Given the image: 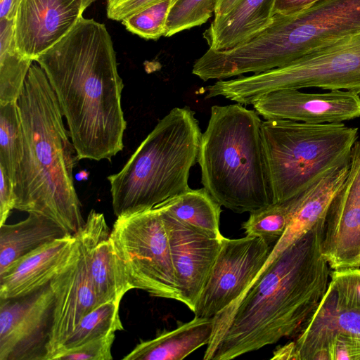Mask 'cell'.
I'll return each mask as SVG.
<instances>
[{
	"label": "cell",
	"instance_id": "1",
	"mask_svg": "<svg viewBox=\"0 0 360 360\" xmlns=\"http://www.w3.org/2000/svg\"><path fill=\"white\" fill-rule=\"evenodd\" d=\"M324 222L283 250L240 298L213 318L204 360H231L297 337L330 283V268L321 251Z\"/></svg>",
	"mask_w": 360,
	"mask_h": 360
},
{
	"label": "cell",
	"instance_id": "2",
	"mask_svg": "<svg viewBox=\"0 0 360 360\" xmlns=\"http://www.w3.org/2000/svg\"><path fill=\"white\" fill-rule=\"evenodd\" d=\"M35 61L46 75L79 160L112 158L124 148V84L112 38L103 23L82 17Z\"/></svg>",
	"mask_w": 360,
	"mask_h": 360
},
{
	"label": "cell",
	"instance_id": "3",
	"mask_svg": "<svg viewBox=\"0 0 360 360\" xmlns=\"http://www.w3.org/2000/svg\"><path fill=\"white\" fill-rule=\"evenodd\" d=\"M24 154L13 187L15 209L46 217L75 235L85 221L74 185L79 160L46 73L32 64L17 101Z\"/></svg>",
	"mask_w": 360,
	"mask_h": 360
},
{
	"label": "cell",
	"instance_id": "4",
	"mask_svg": "<svg viewBox=\"0 0 360 360\" xmlns=\"http://www.w3.org/2000/svg\"><path fill=\"white\" fill-rule=\"evenodd\" d=\"M259 115L213 105L198 156L203 187L221 206L252 212L274 203Z\"/></svg>",
	"mask_w": 360,
	"mask_h": 360
},
{
	"label": "cell",
	"instance_id": "5",
	"mask_svg": "<svg viewBox=\"0 0 360 360\" xmlns=\"http://www.w3.org/2000/svg\"><path fill=\"white\" fill-rule=\"evenodd\" d=\"M201 136L191 108L176 107L165 115L122 169L108 176L114 214L150 210L189 190Z\"/></svg>",
	"mask_w": 360,
	"mask_h": 360
},
{
	"label": "cell",
	"instance_id": "6",
	"mask_svg": "<svg viewBox=\"0 0 360 360\" xmlns=\"http://www.w3.org/2000/svg\"><path fill=\"white\" fill-rule=\"evenodd\" d=\"M262 131L274 203L301 193L349 163L358 128L342 122L262 121Z\"/></svg>",
	"mask_w": 360,
	"mask_h": 360
},
{
	"label": "cell",
	"instance_id": "7",
	"mask_svg": "<svg viewBox=\"0 0 360 360\" xmlns=\"http://www.w3.org/2000/svg\"><path fill=\"white\" fill-rule=\"evenodd\" d=\"M315 87L360 95V31L311 51L280 68L250 76L217 80L214 97L252 105L267 93L283 89Z\"/></svg>",
	"mask_w": 360,
	"mask_h": 360
},
{
	"label": "cell",
	"instance_id": "8",
	"mask_svg": "<svg viewBox=\"0 0 360 360\" xmlns=\"http://www.w3.org/2000/svg\"><path fill=\"white\" fill-rule=\"evenodd\" d=\"M111 239L133 289L181 302L167 233L158 208L117 217Z\"/></svg>",
	"mask_w": 360,
	"mask_h": 360
},
{
	"label": "cell",
	"instance_id": "9",
	"mask_svg": "<svg viewBox=\"0 0 360 360\" xmlns=\"http://www.w3.org/2000/svg\"><path fill=\"white\" fill-rule=\"evenodd\" d=\"M273 248L258 237H224L193 311L195 316L214 318L240 298L265 264Z\"/></svg>",
	"mask_w": 360,
	"mask_h": 360
},
{
	"label": "cell",
	"instance_id": "10",
	"mask_svg": "<svg viewBox=\"0 0 360 360\" xmlns=\"http://www.w3.org/2000/svg\"><path fill=\"white\" fill-rule=\"evenodd\" d=\"M54 305L50 283L24 296L0 299V360H48Z\"/></svg>",
	"mask_w": 360,
	"mask_h": 360
},
{
	"label": "cell",
	"instance_id": "11",
	"mask_svg": "<svg viewBox=\"0 0 360 360\" xmlns=\"http://www.w3.org/2000/svg\"><path fill=\"white\" fill-rule=\"evenodd\" d=\"M322 255L330 269L360 267V141L354 143L344 184L325 218Z\"/></svg>",
	"mask_w": 360,
	"mask_h": 360
},
{
	"label": "cell",
	"instance_id": "12",
	"mask_svg": "<svg viewBox=\"0 0 360 360\" xmlns=\"http://www.w3.org/2000/svg\"><path fill=\"white\" fill-rule=\"evenodd\" d=\"M158 210L167 233L181 302L193 311L224 236L210 234Z\"/></svg>",
	"mask_w": 360,
	"mask_h": 360
},
{
	"label": "cell",
	"instance_id": "13",
	"mask_svg": "<svg viewBox=\"0 0 360 360\" xmlns=\"http://www.w3.org/2000/svg\"><path fill=\"white\" fill-rule=\"evenodd\" d=\"M252 105L265 120L324 124L360 117V95L345 90L305 93L300 89H283L262 95Z\"/></svg>",
	"mask_w": 360,
	"mask_h": 360
},
{
	"label": "cell",
	"instance_id": "14",
	"mask_svg": "<svg viewBox=\"0 0 360 360\" xmlns=\"http://www.w3.org/2000/svg\"><path fill=\"white\" fill-rule=\"evenodd\" d=\"M84 11L77 0H21L14 19L18 50L35 61L75 26Z\"/></svg>",
	"mask_w": 360,
	"mask_h": 360
},
{
	"label": "cell",
	"instance_id": "15",
	"mask_svg": "<svg viewBox=\"0 0 360 360\" xmlns=\"http://www.w3.org/2000/svg\"><path fill=\"white\" fill-rule=\"evenodd\" d=\"M75 236L86 263L98 307L108 302L120 303L133 288L115 252L103 214L91 210Z\"/></svg>",
	"mask_w": 360,
	"mask_h": 360
},
{
	"label": "cell",
	"instance_id": "16",
	"mask_svg": "<svg viewBox=\"0 0 360 360\" xmlns=\"http://www.w3.org/2000/svg\"><path fill=\"white\" fill-rule=\"evenodd\" d=\"M79 252L76 236L67 234L15 261L0 273V299L24 296L49 284Z\"/></svg>",
	"mask_w": 360,
	"mask_h": 360
},
{
	"label": "cell",
	"instance_id": "17",
	"mask_svg": "<svg viewBox=\"0 0 360 360\" xmlns=\"http://www.w3.org/2000/svg\"><path fill=\"white\" fill-rule=\"evenodd\" d=\"M79 250L78 257L50 282L55 305L48 360H53L82 319L98 307L80 247Z\"/></svg>",
	"mask_w": 360,
	"mask_h": 360
},
{
	"label": "cell",
	"instance_id": "18",
	"mask_svg": "<svg viewBox=\"0 0 360 360\" xmlns=\"http://www.w3.org/2000/svg\"><path fill=\"white\" fill-rule=\"evenodd\" d=\"M340 335L360 336V309L341 305L328 290L295 341L300 360H325L332 340Z\"/></svg>",
	"mask_w": 360,
	"mask_h": 360
},
{
	"label": "cell",
	"instance_id": "19",
	"mask_svg": "<svg viewBox=\"0 0 360 360\" xmlns=\"http://www.w3.org/2000/svg\"><path fill=\"white\" fill-rule=\"evenodd\" d=\"M348 169L349 163L332 171L296 195V206L290 221L259 274L318 221L326 218L331 202L344 184Z\"/></svg>",
	"mask_w": 360,
	"mask_h": 360
},
{
	"label": "cell",
	"instance_id": "20",
	"mask_svg": "<svg viewBox=\"0 0 360 360\" xmlns=\"http://www.w3.org/2000/svg\"><path fill=\"white\" fill-rule=\"evenodd\" d=\"M276 0H240L204 32L209 49L222 51L252 39L272 22Z\"/></svg>",
	"mask_w": 360,
	"mask_h": 360
},
{
	"label": "cell",
	"instance_id": "21",
	"mask_svg": "<svg viewBox=\"0 0 360 360\" xmlns=\"http://www.w3.org/2000/svg\"><path fill=\"white\" fill-rule=\"evenodd\" d=\"M213 318L195 316L172 330L158 333L153 339L141 340L124 360H182L209 342Z\"/></svg>",
	"mask_w": 360,
	"mask_h": 360
},
{
	"label": "cell",
	"instance_id": "22",
	"mask_svg": "<svg viewBox=\"0 0 360 360\" xmlns=\"http://www.w3.org/2000/svg\"><path fill=\"white\" fill-rule=\"evenodd\" d=\"M68 233L52 219L29 213L18 223L0 226V273L41 245Z\"/></svg>",
	"mask_w": 360,
	"mask_h": 360
},
{
	"label": "cell",
	"instance_id": "23",
	"mask_svg": "<svg viewBox=\"0 0 360 360\" xmlns=\"http://www.w3.org/2000/svg\"><path fill=\"white\" fill-rule=\"evenodd\" d=\"M155 207L180 221L217 237L223 236L219 230L221 205L204 187L200 189L190 188Z\"/></svg>",
	"mask_w": 360,
	"mask_h": 360
},
{
	"label": "cell",
	"instance_id": "24",
	"mask_svg": "<svg viewBox=\"0 0 360 360\" xmlns=\"http://www.w3.org/2000/svg\"><path fill=\"white\" fill-rule=\"evenodd\" d=\"M32 62L17 49L14 20H0V105L18 101Z\"/></svg>",
	"mask_w": 360,
	"mask_h": 360
},
{
	"label": "cell",
	"instance_id": "25",
	"mask_svg": "<svg viewBox=\"0 0 360 360\" xmlns=\"http://www.w3.org/2000/svg\"><path fill=\"white\" fill-rule=\"evenodd\" d=\"M24 154V136L17 102L0 105V167L14 183Z\"/></svg>",
	"mask_w": 360,
	"mask_h": 360
},
{
	"label": "cell",
	"instance_id": "26",
	"mask_svg": "<svg viewBox=\"0 0 360 360\" xmlns=\"http://www.w3.org/2000/svg\"><path fill=\"white\" fill-rule=\"evenodd\" d=\"M296 206V196L250 213L241 228L246 236L258 237L274 246L284 233Z\"/></svg>",
	"mask_w": 360,
	"mask_h": 360
},
{
	"label": "cell",
	"instance_id": "27",
	"mask_svg": "<svg viewBox=\"0 0 360 360\" xmlns=\"http://www.w3.org/2000/svg\"><path fill=\"white\" fill-rule=\"evenodd\" d=\"M119 311L120 303L108 302L90 311L82 319L58 352L122 330Z\"/></svg>",
	"mask_w": 360,
	"mask_h": 360
},
{
	"label": "cell",
	"instance_id": "28",
	"mask_svg": "<svg viewBox=\"0 0 360 360\" xmlns=\"http://www.w3.org/2000/svg\"><path fill=\"white\" fill-rule=\"evenodd\" d=\"M217 0H175L167 19L165 37L200 26L214 13Z\"/></svg>",
	"mask_w": 360,
	"mask_h": 360
},
{
	"label": "cell",
	"instance_id": "29",
	"mask_svg": "<svg viewBox=\"0 0 360 360\" xmlns=\"http://www.w3.org/2000/svg\"><path fill=\"white\" fill-rule=\"evenodd\" d=\"M175 0H162L130 15L121 22L130 32L146 39L165 36L169 10Z\"/></svg>",
	"mask_w": 360,
	"mask_h": 360
},
{
	"label": "cell",
	"instance_id": "30",
	"mask_svg": "<svg viewBox=\"0 0 360 360\" xmlns=\"http://www.w3.org/2000/svg\"><path fill=\"white\" fill-rule=\"evenodd\" d=\"M329 285L341 305L360 309V267L332 271Z\"/></svg>",
	"mask_w": 360,
	"mask_h": 360
},
{
	"label": "cell",
	"instance_id": "31",
	"mask_svg": "<svg viewBox=\"0 0 360 360\" xmlns=\"http://www.w3.org/2000/svg\"><path fill=\"white\" fill-rule=\"evenodd\" d=\"M115 333L57 353L53 360H110Z\"/></svg>",
	"mask_w": 360,
	"mask_h": 360
},
{
	"label": "cell",
	"instance_id": "32",
	"mask_svg": "<svg viewBox=\"0 0 360 360\" xmlns=\"http://www.w3.org/2000/svg\"><path fill=\"white\" fill-rule=\"evenodd\" d=\"M325 360H360V336L335 338L326 352Z\"/></svg>",
	"mask_w": 360,
	"mask_h": 360
},
{
	"label": "cell",
	"instance_id": "33",
	"mask_svg": "<svg viewBox=\"0 0 360 360\" xmlns=\"http://www.w3.org/2000/svg\"><path fill=\"white\" fill-rule=\"evenodd\" d=\"M160 1L162 0H106L107 16L111 20L121 21Z\"/></svg>",
	"mask_w": 360,
	"mask_h": 360
},
{
	"label": "cell",
	"instance_id": "34",
	"mask_svg": "<svg viewBox=\"0 0 360 360\" xmlns=\"http://www.w3.org/2000/svg\"><path fill=\"white\" fill-rule=\"evenodd\" d=\"M0 226L4 224L15 208V196L13 184L4 169L0 167Z\"/></svg>",
	"mask_w": 360,
	"mask_h": 360
},
{
	"label": "cell",
	"instance_id": "35",
	"mask_svg": "<svg viewBox=\"0 0 360 360\" xmlns=\"http://www.w3.org/2000/svg\"><path fill=\"white\" fill-rule=\"evenodd\" d=\"M320 0H276L274 15H293L309 8Z\"/></svg>",
	"mask_w": 360,
	"mask_h": 360
},
{
	"label": "cell",
	"instance_id": "36",
	"mask_svg": "<svg viewBox=\"0 0 360 360\" xmlns=\"http://www.w3.org/2000/svg\"><path fill=\"white\" fill-rule=\"evenodd\" d=\"M271 359L300 360L295 341H290L284 345L279 346L274 350Z\"/></svg>",
	"mask_w": 360,
	"mask_h": 360
},
{
	"label": "cell",
	"instance_id": "37",
	"mask_svg": "<svg viewBox=\"0 0 360 360\" xmlns=\"http://www.w3.org/2000/svg\"><path fill=\"white\" fill-rule=\"evenodd\" d=\"M21 0H0V20H14Z\"/></svg>",
	"mask_w": 360,
	"mask_h": 360
},
{
	"label": "cell",
	"instance_id": "38",
	"mask_svg": "<svg viewBox=\"0 0 360 360\" xmlns=\"http://www.w3.org/2000/svg\"><path fill=\"white\" fill-rule=\"evenodd\" d=\"M239 1L240 0H217L214 13V19L222 17L229 13Z\"/></svg>",
	"mask_w": 360,
	"mask_h": 360
},
{
	"label": "cell",
	"instance_id": "39",
	"mask_svg": "<svg viewBox=\"0 0 360 360\" xmlns=\"http://www.w3.org/2000/svg\"><path fill=\"white\" fill-rule=\"evenodd\" d=\"M82 8L85 11L89 6H91L96 0H77Z\"/></svg>",
	"mask_w": 360,
	"mask_h": 360
}]
</instances>
